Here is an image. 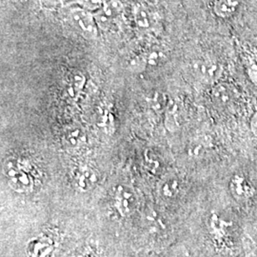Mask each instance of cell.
Instances as JSON below:
<instances>
[{"mask_svg": "<svg viewBox=\"0 0 257 257\" xmlns=\"http://www.w3.org/2000/svg\"><path fill=\"white\" fill-rule=\"evenodd\" d=\"M66 20L74 31L86 39L97 37L99 28L92 12L75 5L67 11Z\"/></svg>", "mask_w": 257, "mask_h": 257, "instance_id": "6da1fadb", "label": "cell"}, {"mask_svg": "<svg viewBox=\"0 0 257 257\" xmlns=\"http://www.w3.org/2000/svg\"><path fill=\"white\" fill-rule=\"evenodd\" d=\"M124 7L120 0H108L100 9L93 14L98 28L109 30L122 17Z\"/></svg>", "mask_w": 257, "mask_h": 257, "instance_id": "7a4b0ae2", "label": "cell"}, {"mask_svg": "<svg viewBox=\"0 0 257 257\" xmlns=\"http://www.w3.org/2000/svg\"><path fill=\"white\" fill-rule=\"evenodd\" d=\"M7 176L11 186L18 191H28L33 187L32 176L20 162L10 161L7 164Z\"/></svg>", "mask_w": 257, "mask_h": 257, "instance_id": "3957f363", "label": "cell"}, {"mask_svg": "<svg viewBox=\"0 0 257 257\" xmlns=\"http://www.w3.org/2000/svg\"><path fill=\"white\" fill-rule=\"evenodd\" d=\"M194 73L205 81H214L220 76L219 64L211 59L202 58L193 63Z\"/></svg>", "mask_w": 257, "mask_h": 257, "instance_id": "277c9868", "label": "cell"}, {"mask_svg": "<svg viewBox=\"0 0 257 257\" xmlns=\"http://www.w3.org/2000/svg\"><path fill=\"white\" fill-rule=\"evenodd\" d=\"M230 190L232 196L239 201L248 200L254 193L253 187L250 185L248 180L245 177L238 175H234L231 178Z\"/></svg>", "mask_w": 257, "mask_h": 257, "instance_id": "5b68a950", "label": "cell"}, {"mask_svg": "<svg viewBox=\"0 0 257 257\" xmlns=\"http://www.w3.org/2000/svg\"><path fill=\"white\" fill-rule=\"evenodd\" d=\"M74 180L80 189L88 190L97 182V175L89 167H79L74 172Z\"/></svg>", "mask_w": 257, "mask_h": 257, "instance_id": "8992f818", "label": "cell"}, {"mask_svg": "<svg viewBox=\"0 0 257 257\" xmlns=\"http://www.w3.org/2000/svg\"><path fill=\"white\" fill-rule=\"evenodd\" d=\"M234 93L228 85L219 84L212 90V100L220 107H227L234 99Z\"/></svg>", "mask_w": 257, "mask_h": 257, "instance_id": "52a82bcc", "label": "cell"}, {"mask_svg": "<svg viewBox=\"0 0 257 257\" xmlns=\"http://www.w3.org/2000/svg\"><path fill=\"white\" fill-rule=\"evenodd\" d=\"M84 133L81 128H71L64 134L65 144L69 148L80 147L84 142Z\"/></svg>", "mask_w": 257, "mask_h": 257, "instance_id": "ba28073f", "label": "cell"}, {"mask_svg": "<svg viewBox=\"0 0 257 257\" xmlns=\"http://www.w3.org/2000/svg\"><path fill=\"white\" fill-rule=\"evenodd\" d=\"M135 19L138 27L147 29L151 26V15L146 8L143 6H138L135 10Z\"/></svg>", "mask_w": 257, "mask_h": 257, "instance_id": "9c48e42d", "label": "cell"}, {"mask_svg": "<svg viewBox=\"0 0 257 257\" xmlns=\"http://www.w3.org/2000/svg\"><path fill=\"white\" fill-rule=\"evenodd\" d=\"M144 60L145 66H152V67H156L157 65L160 64L164 58H165V54L160 51V50H153L144 57H142Z\"/></svg>", "mask_w": 257, "mask_h": 257, "instance_id": "30bf717a", "label": "cell"}, {"mask_svg": "<svg viewBox=\"0 0 257 257\" xmlns=\"http://www.w3.org/2000/svg\"><path fill=\"white\" fill-rule=\"evenodd\" d=\"M108 0H73V3L83 9L88 10L92 13L101 8Z\"/></svg>", "mask_w": 257, "mask_h": 257, "instance_id": "8fae6325", "label": "cell"}, {"mask_svg": "<svg viewBox=\"0 0 257 257\" xmlns=\"http://www.w3.org/2000/svg\"><path fill=\"white\" fill-rule=\"evenodd\" d=\"M83 84H84V77L81 74H74L72 75L71 79L68 84V91L71 96L76 95V93L81 91Z\"/></svg>", "mask_w": 257, "mask_h": 257, "instance_id": "7c38bea8", "label": "cell"}, {"mask_svg": "<svg viewBox=\"0 0 257 257\" xmlns=\"http://www.w3.org/2000/svg\"><path fill=\"white\" fill-rule=\"evenodd\" d=\"M212 226L215 228V232L218 233L216 236L217 238L223 237L225 234H227V229L230 228L232 225L231 222H226V221L221 220L220 218L214 216L212 218Z\"/></svg>", "mask_w": 257, "mask_h": 257, "instance_id": "4fadbf2b", "label": "cell"}, {"mask_svg": "<svg viewBox=\"0 0 257 257\" xmlns=\"http://www.w3.org/2000/svg\"><path fill=\"white\" fill-rule=\"evenodd\" d=\"M177 186L178 182L176 179H170L168 180L164 186H163V191L164 193H169V195H174V193L177 191Z\"/></svg>", "mask_w": 257, "mask_h": 257, "instance_id": "5bb4252c", "label": "cell"}, {"mask_svg": "<svg viewBox=\"0 0 257 257\" xmlns=\"http://www.w3.org/2000/svg\"><path fill=\"white\" fill-rule=\"evenodd\" d=\"M250 131H251V133L253 134V136L254 137H256L257 138V112H255L254 114H253V116L251 117V120H250Z\"/></svg>", "mask_w": 257, "mask_h": 257, "instance_id": "9a60e30c", "label": "cell"}]
</instances>
